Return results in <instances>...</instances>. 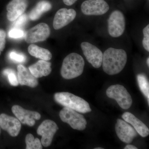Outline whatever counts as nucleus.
<instances>
[{"label": "nucleus", "mask_w": 149, "mask_h": 149, "mask_svg": "<svg viewBox=\"0 0 149 149\" xmlns=\"http://www.w3.org/2000/svg\"><path fill=\"white\" fill-rule=\"evenodd\" d=\"M52 64L49 62L46 61H39L35 64L29 67V71L36 78L49 75L52 72Z\"/></svg>", "instance_id": "nucleus-18"}, {"label": "nucleus", "mask_w": 149, "mask_h": 149, "mask_svg": "<svg viewBox=\"0 0 149 149\" xmlns=\"http://www.w3.org/2000/svg\"><path fill=\"white\" fill-rule=\"evenodd\" d=\"M123 118L126 122L133 125L136 132L143 138L148 136L149 129L145 124L136 117L134 115L126 112L122 115Z\"/></svg>", "instance_id": "nucleus-17"}, {"label": "nucleus", "mask_w": 149, "mask_h": 149, "mask_svg": "<svg viewBox=\"0 0 149 149\" xmlns=\"http://www.w3.org/2000/svg\"><path fill=\"white\" fill-rule=\"evenodd\" d=\"M54 99L58 103L75 111L85 113L92 111L89 103L84 99L67 92L55 94Z\"/></svg>", "instance_id": "nucleus-3"}, {"label": "nucleus", "mask_w": 149, "mask_h": 149, "mask_svg": "<svg viewBox=\"0 0 149 149\" xmlns=\"http://www.w3.org/2000/svg\"><path fill=\"white\" fill-rule=\"evenodd\" d=\"M125 20L123 13L115 10L111 14L108 20V29L109 35L113 37H120L125 30Z\"/></svg>", "instance_id": "nucleus-6"}, {"label": "nucleus", "mask_w": 149, "mask_h": 149, "mask_svg": "<svg viewBox=\"0 0 149 149\" xmlns=\"http://www.w3.org/2000/svg\"><path fill=\"white\" fill-rule=\"evenodd\" d=\"M85 61L79 54H69L63 60L61 73L63 78L67 80L73 79L83 73Z\"/></svg>", "instance_id": "nucleus-2"}, {"label": "nucleus", "mask_w": 149, "mask_h": 149, "mask_svg": "<svg viewBox=\"0 0 149 149\" xmlns=\"http://www.w3.org/2000/svg\"><path fill=\"white\" fill-rule=\"evenodd\" d=\"M81 47L88 62L95 68H100L102 65L103 56L102 51L88 42L81 43Z\"/></svg>", "instance_id": "nucleus-9"}, {"label": "nucleus", "mask_w": 149, "mask_h": 149, "mask_svg": "<svg viewBox=\"0 0 149 149\" xmlns=\"http://www.w3.org/2000/svg\"><path fill=\"white\" fill-rule=\"evenodd\" d=\"M115 130L116 135L120 141L126 143H131L137 136L135 129L121 119H117Z\"/></svg>", "instance_id": "nucleus-11"}, {"label": "nucleus", "mask_w": 149, "mask_h": 149, "mask_svg": "<svg viewBox=\"0 0 149 149\" xmlns=\"http://www.w3.org/2000/svg\"><path fill=\"white\" fill-rule=\"evenodd\" d=\"M0 126L12 137L18 136L21 128V123L17 118L5 113L0 115Z\"/></svg>", "instance_id": "nucleus-14"}, {"label": "nucleus", "mask_w": 149, "mask_h": 149, "mask_svg": "<svg viewBox=\"0 0 149 149\" xmlns=\"http://www.w3.org/2000/svg\"><path fill=\"white\" fill-rule=\"evenodd\" d=\"M3 74L7 76L10 85L14 86H17L19 85L17 77L16 72L13 69L7 68L3 70Z\"/></svg>", "instance_id": "nucleus-23"}, {"label": "nucleus", "mask_w": 149, "mask_h": 149, "mask_svg": "<svg viewBox=\"0 0 149 149\" xmlns=\"http://www.w3.org/2000/svg\"><path fill=\"white\" fill-rule=\"evenodd\" d=\"M127 61V54L124 50L108 48L103 56V69L109 75L118 74L124 68Z\"/></svg>", "instance_id": "nucleus-1"}, {"label": "nucleus", "mask_w": 149, "mask_h": 149, "mask_svg": "<svg viewBox=\"0 0 149 149\" xmlns=\"http://www.w3.org/2000/svg\"><path fill=\"white\" fill-rule=\"evenodd\" d=\"M137 79L139 88L149 104V84L147 77L145 74H140L137 75Z\"/></svg>", "instance_id": "nucleus-21"}, {"label": "nucleus", "mask_w": 149, "mask_h": 149, "mask_svg": "<svg viewBox=\"0 0 149 149\" xmlns=\"http://www.w3.org/2000/svg\"><path fill=\"white\" fill-rule=\"evenodd\" d=\"M77 0H63L65 4L67 6H72L73 4L76 2Z\"/></svg>", "instance_id": "nucleus-29"}, {"label": "nucleus", "mask_w": 149, "mask_h": 149, "mask_svg": "<svg viewBox=\"0 0 149 149\" xmlns=\"http://www.w3.org/2000/svg\"><path fill=\"white\" fill-rule=\"evenodd\" d=\"M50 29L47 24L41 23L28 30L24 34V40L28 43L45 41L50 35Z\"/></svg>", "instance_id": "nucleus-7"}, {"label": "nucleus", "mask_w": 149, "mask_h": 149, "mask_svg": "<svg viewBox=\"0 0 149 149\" xmlns=\"http://www.w3.org/2000/svg\"><path fill=\"white\" fill-rule=\"evenodd\" d=\"M17 70L19 84L22 85H27L32 88H35L38 85L37 78L31 73L29 69L22 65H19Z\"/></svg>", "instance_id": "nucleus-16"}, {"label": "nucleus", "mask_w": 149, "mask_h": 149, "mask_svg": "<svg viewBox=\"0 0 149 149\" xmlns=\"http://www.w3.org/2000/svg\"><path fill=\"white\" fill-rule=\"evenodd\" d=\"M26 149H42L41 141L37 138L35 139L32 134H28L25 138Z\"/></svg>", "instance_id": "nucleus-22"}, {"label": "nucleus", "mask_w": 149, "mask_h": 149, "mask_svg": "<svg viewBox=\"0 0 149 149\" xmlns=\"http://www.w3.org/2000/svg\"><path fill=\"white\" fill-rule=\"evenodd\" d=\"M106 94L110 98L115 100L123 109H128L132 105L131 96L125 87L122 85H111L107 89Z\"/></svg>", "instance_id": "nucleus-4"}, {"label": "nucleus", "mask_w": 149, "mask_h": 149, "mask_svg": "<svg viewBox=\"0 0 149 149\" xmlns=\"http://www.w3.org/2000/svg\"><path fill=\"white\" fill-rule=\"evenodd\" d=\"M24 35V31L19 28H13L8 33L9 37L14 39L22 38Z\"/></svg>", "instance_id": "nucleus-26"}, {"label": "nucleus", "mask_w": 149, "mask_h": 149, "mask_svg": "<svg viewBox=\"0 0 149 149\" xmlns=\"http://www.w3.org/2000/svg\"><path fill=\"white\" fill-rule=\"evenodd\" d=\"M28 6L27 0H12L7 6V17L10 21H14L22 15Z\"/></svg>", "instance_id": "nucleus-15"}, {"label": "nucleus", "mask_w": 149, "mask_h": 149, "mask_svg": "<svg viewBox=\"0 0 149 149\" xmlns=\"http://www.w3.org/2000/svg\"><path fill=\"white\" fill-rule=\"evenodd\" d=\"M125 149H137L138 148H136L135 146L132 145H128L124 148Z\"/></svg>", "instance_id": "nucleus-30"}, {"label": "nucleus", "mask_w": 149, "mask_h": 149, "mask_svg": "<svg viewBox=\"0 0 149 149\" xmlns=\"http://www.w3.org/2000/svg\"><path fill=\"white\" fill-rule=\"evenodd\" d=\"M57 125L54 121L51 120H46L38 127L37 133L42 136L41 143L44 147L49 146L55 134L58 130Z\"/></svg>", "instance_id": "nucleus-10"}, {"label": "nucleus", "mask_w": 149, "mask_h": 149, "mask_svg": "<svg viewBox=\"0 0 149 149\" xmlns=\"http://www.w3.org/2000/svg\"><path fill=\"white\" fill-rule=\"evenodd\" d=\"M11 60L17 63H23L26 61V57L23 54L18 53L15 51L10 52L9 55Z\"/></svg>", "instance_id": "nucleus-24"}, {"label": "nucleus", "mask_w": 149, "mask_h": 149, "mask_svg": "<svg viewBox=\"0 0 149 149\" xmlns=\"http://www.w3.org/2000/svg\"><path fill=\"white\" fill-rule=\"evenodd\" d=\"M52 8V4L49 2L47 1H41L30 12L29 18L32 20H37L40 18L43 13L51 10Z\"/></svg>", "instance_id": "nucleus-19"}, {"label": "nucleus", "mask_w": 149, "mask_h": 149, "mask_svg": "<svg viewBox=\"0 0 149 149\" xmlns=\"http://www.w3.org/2000/svg\"><path fill=\"white\" fill-rule=\"evenodd\" d=\"M76 16V12L74 9L63 8L57 11L53 21L54 29L58 30L63 28L72 22Z\"/></svg>", "instance_id": "nucleus-13"}, {"label": "nucleus", "mask_w": 149, "mask_h": 149, "mask_svg": "<svg viewBox=\"0 0 149 149\" xmlns=\"http://www.w3.org/2000/svg\"><path fill=\"white\" fill-rule=\"evenodd\" d=\"M144 38L143 39V45L146 50L149 52V24L143 29Z\"/></svg>", "instance_id": "nucleus-25"}, {"label": "nucleus", "mask_w": 149, "mask_h": 149, "mask_svg": "<svg viewBox=\"0 0 149 149\" xmlns=\"http://www.w3.org/2000/svg\"><path fill=\"white\" fill-rule=\"evenodd\" d=\"M1 126H0V134H1Z\"/></svg>", "instance_id": "nucleus-33"}, {"label": "nucleus", "mask_w": 149, "mask_h": 149, "mask_svg": "<svg viewBox=\"0 0 149 149\" xmlns=\"http://www.w3.org/2000/svg\"><path fill=\"white\" fill-rule=\"evenodd\" d=\"M59 116L63 122L68 123L75 130H85L87 124V120L83 115L74 110L65 107L60 112Z\"/></svg>", "instance_id": "nucleus-5"}, {"label": "nucleus", "mask_w": 149, "mask_h": 149, "mask_svg": "<svg viewBox=\"0 0 149 149\" xmlns=\"http://www.w3.org/2000/svg\"><path fill=\"white\" fill-rule=\"evenodd\" d=\"M27 17L26 14H23L20 15L17 19L13 24V28H19L24 26L27 22Z\"/></svg>", "instance_id": "nucleus-27"}, {"label": "nucleus", "mask_w": 149, "mask_h": 149, "mask_svg": "<svg viewBox=\"0 0 149 149\" xmlns=\"http://www.w3.org/2000/svg\"><path fill=\"white\" fill-rule=\"evenodd\" d=\"M104 148H95V149H103Z\"/></svg>", "instance_id": "nucleus-32"}, {"label": "nucleus", "mask_w": 149, "mask_h": 149, "mask_svg": "<svg viewBox=\"0 0 149 149\" xmlns=\"http://www.w3.org/2000/svg\"><path fill=\"white\" fill-rule=\"evenodd\" d=\"M109 9V6L104 0H86L81 6L82 13L86 15H103Z\"/></svg>", "instance_id": "nucleus-8"}, {"label": "nucleus", "mask_w": 149, "mask_h": 149, "mask_svg": "<svg viewBox=\"0 0 149 149\" xmlns=\"http://www.w3.org/2000/svg\"><path fill=\"white\" fill-rule=\"evenodd\" d=\"M6 33L3 29H0V55L5 47Z\"/></svg>", "instance_id": "nucleus-28"}, {"label": "nucleus", "mask_w": 149, "mask_h": 149, "mask_svg": "<svg viewBox=\"0 0 149 149\" xmlns=\"http://www.w3.org/2000/svg\"><path fill=\"white\" fill-rule=\"evenodd\" d=\"M147 64L148 65V66H149V58H148L147 59Z\"/></svg>", "instance_id": "nucleus-31"}, {"label": "nucleus", "mask_w": 149, "mask_h": 149, "mask_svg": "<svg viewBox=\"0 0 149 149\" xmlns=\"http://www.w3.org/2000/svg\"><path fill=\"white\" fill-rule=\"evenodd\" d=\"M28 51L31 55L43 60L48 61L52 58V54L49 51L34 44L30 45L29 46Z\"/></svg>", "instance_id": "nucleus-20"}, {"label": "nucleus", "mask_w": 149, "mask_h": 149, "mask_svg": "<svg viewBox=\"0 0 149 149\" xmlns=\"http://www.w3.org/2000/svg\"><path fill=\"white\" fill-rule=\"evenodd\" d=\"M12 111L20 122L29 126H33L35 124V120H40L41 117L39 113L27 110L17 105L12 107Z\"/></svg>", "instance_id": "nucleus-12"}]
</instances>
